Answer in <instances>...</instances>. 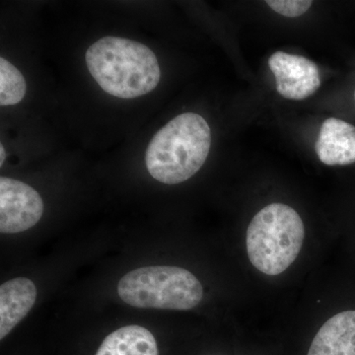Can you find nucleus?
Segmentation results:
<instances>
[{
    "mask_svg": "<svg viewBox=\"0 0 355 355\" xmlns=\"http://www.w3.org/2000/svg\"><path fill=\"white\" fill-rule=\"evenodd\" d=\"M85 60L100 87L121 99L146 95L160 80V67L153 51L132 40L100 39L86 51Z\"/></svg>",
    "mask_w": 355,
    "mask_h": 355,
    "instance_id": "obj_1",
    "label": "nucleus"
},
{
    "mask_svg": "<svg viewBox=\"0 0 355 355\" xmlns=\"http://www.w3.org/2000/svg\"><path fill=\"white\" fill-rule=\"evenodd\" d=\"M210 144L211 132L202 116L180 114L151 139L146 154L147 170L161 183H183L205 164Z\"/></svg>",
    "mask_w": 355,
    "mask_h": 355,
    "instance_id": "obj_2",
    "label": "nucleus"
},
{
    "mask_svg": "<svg viewBox=\"0 0 355 355\" xmlns=\"http://www.w3.org/2000/svg\"><path fill=\"white\" fill-rule=\"evenodd\" d=\"M304 237V224L295 210L284 203L268 205L248 226L250 261L261 272L279 275L296 260Z\"/></svg>",
    "mask_w": 355,
    "mask_h": 355,
    "instance_id": "obj_3",
    "label": "nucleus"
},
{
    "mask_svg": "<svg viewBox=\"0 0 355 355\" xmlns=\"http://www.w3.org/2000/svg\"><path fill=\"white\" fill-rule=\"evenodd\" d=\"M118 293L127 304L137 308L190 310L200 304L203 289L200 280L178 266L137 268L118 284Z\"/></svg>",
    "mask_w": 355,
    "mask_h": 355,
    "instance_id": "obj_4",
    "label": "nucleus"
},
{
    "mask_svg": "<svg viewBox=\"0 0 355 355\" xmlns=\"http://www.w3.org/2000/svg\"><path fill=\"white\" fill-rule=\"evenodd\" d=\"M44 212L38 191L29 184L2 177L0 179V231L23 232L36 225Z\"/></svg>",
    "mask_w": 355,
    "mask_h": 355,
    "instance_id": "obj_5",
    "label": "nucleus"
},
{
    "mask_svg": "<svg viewBox=\"0 0 355 355\" xmlns=\"http://www.w3.org/2000/svg\"><path fill=\"white\" fill-rule=\"evenodd\" d=\"M277 92L289 100H304L321 85L318 67L301 55L277 51L268 60Z\"/></svg>",
    "mask_w": 355,
    "mask_h": 355,
    "instance_id": "obj_6",
    "label": "nucleus"
},
{
    "mask_svg": "<svg viewBox=\"0 0 355 355\" xmlns=\"http://www.w3.org/2000/svg\"><path fill=\"white\" fill-rule=\"evenodd\" d=\"M307 355H355V308L331 317L315 336Z\"/></svg>",
    "mask_w": 355,
    "mask_h": 355,
    "instance_id": "obj_7",
    "label": "nucleus"
},
{
    "mask_svg": "<svg viewBox=\"0 0 355 355\" xmlns=\"http://www.w3.org/2000/svg\"><path fill=\"white\" fill-rule=\"evenodd\" d=\"M315 149L324 164H352L355 162V127L338 119H328L322 125Z\"/></svg>",
    "mask_w": 355,
    "mask_h": 355,
    "instance_id": "obj_8",
    "label": "nucleus"
},
{
    "mask_svg": "<svg viewBox=\"0 0 355 355\" xmlns=\"http://www.w3.org/2000/svg\"><path fill=\"white\" fill-rule=\"evenodd\" d=\"M37 298L32 280L18 277L0 287V338H4L24 319Z\"/></svg>",
    "mask_w": 355,
    "mask_h": 355,
    "instance_id": "obj_9",
    "label": "nucleus"
},
{
    "mask_svg": "<svg viewBox=\"0 0 355 355\" xmlns=\"http://www.w3.org/2000/svg\"><path fill=\"white\" fill-rule=\"evenodd\" d=\"M95 355H159V352L150 331L127 326L107 336Z\"/></svg>",
    "mask_w": 355,
    "mask_h": 355,
    "instance_id": "obj_10",
    "label": "nucleus"
},
{
    "mask_svg": "<svg viewBox=\"0 0 355 355\" xmlns=\"http://www.w3.org/2000/svg\"><path fill=\"white\" fill-rule=\"evenodd\" d=\"M26 89L25 78L19 70L8 60L0 58V105L18 104L24 98Z\"/></svg>",
    "mask_w": 355,
    "mask_h": 355,
    "instance_id": "obj_11",
    "label": "nucleus"
},
{
    "mask_svg": "<svg viewBox=\"0 0 355 355\" xmlns=\"http://www.w3.org/2000/svg\"><path fill=\"white\" fill-rule=\"evenodd\" d=\"M266 4L275 12L286 17H298L312 6L307 0H268Z\"/></svg>",
    "mask_w": 355,
    "mask_h": 355,
    "instance_id": "obj_12",
    "label": "nucleus"
},
{
    "mask_svg": "<svg viewBox=\"0 0 355 355\" xmlns=\"http://www.w3.org/2000/svg\"><path fill=\"white\" fill-rule=\"evenodd\" d=\"M4 159H6V151H4L3 146H0V166L3 165Z\"/></svg>",
    "mask_w": 355,
    "mask_h": 355,
    "instance_id": "obj_13",
    "label": "nucleus"
},
{
    "mask_svg": "<svg viewBox=\"0 0 355 355\" xmlns=\"http://www.w3.org/2000/svg\"><path fill=\"white\" fill-rule=\"evenodd\" d=\"M354 99H355V92H354Z\"/></svg>",
    "mask_w": 355,
    "mask_h": 355,
    "instance_id": "obj_14",
    "label": "nucleus"
}]
</instances>
